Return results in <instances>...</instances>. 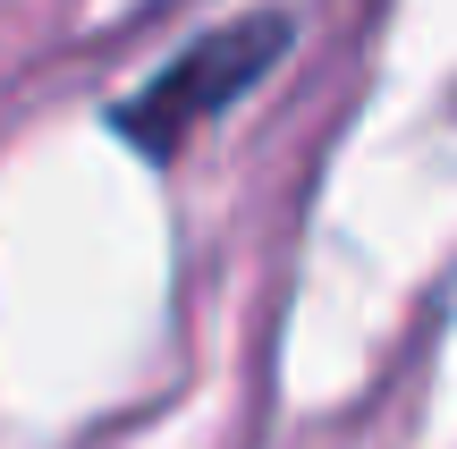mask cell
Masks as SVG:
<instances>
[{"label":"cell","instance_id":"1","mask_svg":"<svg viewBox=\"0 0 457 449\" xmlns=\"http://www.w3.org/2000/svg\"><path fill=\"white\" fill-rule=\"evenodd\" d=\"M271 51H279V17H237V26L187 43L179 60L128 102V136H136V145H153V153H170L195 119H212L228 94H245V85L271 68Z\"/></svg>","mask_w":457,"mask_h":449}]
</instances>
